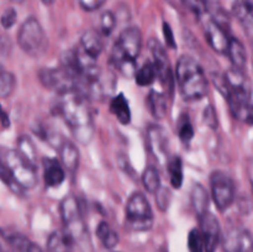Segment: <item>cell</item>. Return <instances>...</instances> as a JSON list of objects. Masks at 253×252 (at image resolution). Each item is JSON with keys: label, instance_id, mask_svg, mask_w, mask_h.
<instances>
[{"label": "cell", "instance_id": "cell-8", "mask_svg": "<svg viewBox=\"0 0 253 252\" xmlns=\"http://www.w3.org/2000/svg\"><path fill=\"white\" fill-rule=\"evenodd\" d=\"M39 78L44 88L56 91L59 95L67 91L77 90L76 78L63 66L41 69L39 72Z\"/></svg>", "mask_w": 253, "mask_h": 252}, {"label": "cell", "instance_id": "cell-17", "mask_svg": "<svg viewBox=\"0 0 253 252\" xmlns=\"http://www.w3.org/2000/svg\"><path fill=\"white\" fill-rule=\"evenodd\" d=\"M59 155H61V162L64 169L69 173H76L79 165V151L77 146L67 141L59 146Z\"/></svg>", "mask_w": 253, "mask_h": 252}, {"label": "cell", "instance_id": "cell-41", "mask_svg": "<svg viewBox=\"0 0 253 252\" xmlns=\"http://www.w3.org/2000/svg\"><path fill=\"white\" fill-rule=\"evenodd\" d=\"M249 178H250V183H251V187L253 190V161L251 162V165L249 166Z\"/></svg>", "mask_w": 253, "mask_h": 252}, {"label": "cell", "instance_id": "cell-34", "mask_svg": "<svg viewBox=\"0 0 253 252\" xmlns=\"http://www.w3.org/2000/svg\"><path fill=\"white\" fill-rule=\"evenodd\" d=\"M17 19V14L15 11V9L10 7V9H6L4 12H2L1 17H0V24L4 29H11L15 25Z\"/></svg>", "mask_w": 253, "mask_h": 252}, {"label": "cell", "instance_id": "cell-23", "mask_svg": "<svg viewBox=\"0 0 253 252\" xmlns=\"http://www.w3.org/2000/svg\"><path fill=\"white\" fill-rule=\"evenodd\" d=\"M192 204L194 210L197 211L198 216H202L203 214L208 211V205H209V195L207 189L202 184H194L192 189Z\"/></svg>", "mask_w": 253, "mask_h": 252}, {"label": "cell", "instance_id": "cell-1", "mask_svg": "<svg viewBox=\"0 0 253 252\" xmlns=\"http://www.w3.org/2000/svg\"><path fill=\"white\" fill-rule=\"evenodd\" d=\"M58 113L79 142L88 143L93 138V115L85 95L77 90L61 94Z\"/></svg>", "mask_w": 253, "mask_h": 252}, {"label": "cell", "instance_id": "cell-33", "mask_svg": "<svg viewBox=\"0 0 253 252\" xmlns=\"http://www.w3.org/2000/svg\"><path fill=\"white\" fill-rule=\"evenodd\" d=\"M188 246H189V252H205L202 234H200V231L198 229H193L189 232V236H188Z\"/></svg>", "mask_w": 253, "mask_h": 252}, {"label": "cell", "instance_id": "cell-25", "mask_svg": "<svg viewBox=\"0 0 253 252\" xmlns=\"http://www.w3.org/2000/svg\"><path fill=\"white\" fill-rule=\"evenodd\" d=\"M136 82L141 86H148L156 81L157 78V72L153 62H146L140 69H137L135 73Z\"/></svg>", "mask_w": 253, "mask_h": 252}, {"label": "cell", "instance_id": "cell-3", "mask_svg": "<svg viewBox=\"0 0 253 252\" xmlns=\"http://www.w3.org/2000/svg\"><path fill=\"white\" fill-rule=\"evenodd\" d=\"M59 209H61V216L64 225L63 230L73 241L74 250L77 247H83V250H85L86 247L90 246L88 230H86L78 200L73 195L66 197L62 200Z\"/></svg>", "mask_w": 253, "mask_h": 252}, {"label": "cell", "instance_id": "cell-2", "mask_svg": "<svg viewBox=\"0 0 253 252\" xmlns=\"http://www.w3.org/2000/svg\"><path fill=\"white\" fill-rule=\"evenodd\" d=\"M175 81L183 99L200 100L209 90V84L200 64L190 56H182L175 67Z\"/></svg>", "mask_w": 253, "mask_h": 252}, {"label": "cell", "instance_id": "cell-18", "mask_svg": "<svg viewBox=\"0 0 253 252\" xmlns=\"http://www.w3.org/2000/svg\"><path fill=\"white\" fill-rule=\"evenodd\" d=\"M226 54L229 56L234 68L244 71L247 63V53L244 43L240 40H237L236 37H230Z\"/></svg>", "mask_w": 253, "mask_h": 252}, {"label": "cell", "instance_id": "cell-42", "mask_svg": "<svg viewBox=\"0 0 253 252\" xmlns=\"http://www.w3.org/2000/svg\"><path fill=\"white\" fill-rule=\"evenodd\" d=\"M42 1H43L44 4H52V2H53L54 0H42Z\"/></svg>", "mask_w": 253, "mask_h": 252}, {"label": "cell", "instance_id": "cell-24", "mask_svg": "<svg viewBox=\"0 0 253 252\" xmlns=\"http://www.w3.org/2000/svg\"><path fill=\"white\" fill-rule=\"evenodd\" d=\"M96 235L106 250H114L119 244V235L105 221H101L96 227Z\"/></svg>", "mask_w": 253, "mask_h": 252}, {"label": "cell", "instance_id": "cell-20", "mask_svg": "<svg viewBox=\"0 0 253 252\" xmlns=\"http://www.w3.org/2000/svg\"><path fill=\"white\" fill-rule=\"evenodd\" d=\"M110 111L123 125H127L131 121V110L128 101L123 93L114 96L110 101Z\"/></svg>", "mask_w": 253, "mask_h": 252}, {"label": "cell", "instance_id": "cell-4", "mask_svg": "<svg viewBox=\"0 0 253 252\" xmlns=\"http://www.w3.org/2000/svg\"><path fill=\"white\" fill-rule=\"evenodd\" d=\"M17 43L20 48L34 58H40L48 49V39L43 27L35 17H29L22 22L17 32Z\"/></svg>", "mask_w": 253, "mask_h": 252}, {"label": "cell", "instance_id": "cell-9", "mask_svg": "<svg viewBox=\"0 0 253 252\" xmlns=\"http://www.w3.org/2000/svg\"><path fill=\"white\" fill-rule=\"evenodd\" d=\"M142 48V34L137 27H127L124 30L115 42L111 52L114 58H127L137 62Z\"/></svg>", "mask_w": 253, "mask_h": 252}, {"label": "cell", "instance_id": "cell-27", "mask_svg": "<svg viewBox=\"0 0 253 252\" xmlns=\"http://www.w3.org/2000/svg\"><path fill=\"white\" fill-rule=\"evenodd\" d=\"M142 182L146 190L155 194L161 188V177L157 168L153 167V166H150V167L146 168L142 174Z\"/></svg>", "mask_w": 253, "mask_h": 252}, {"label": "cell", "instance_id": "cell-13", "mask_svg": "<svg viewBox=\"0 0 253 252\" xmlns=\"http://www.w3.org/2000/svg\"><path fill=\"white\" fill-rule=\"evenodd\" d=\"M148 147L152 151L153 156L158 160V162L163 163L167 156V135L165 130L160 126L152 125L147 130Z\"/></svg>", "mask_w": 253, "mask_h": 252}, {"label": "cell", "instance_id": "cell-43", "mask_svg": "<svg viewBox=\"0 0 253 252\" xmlns=\"http://www.w3.org/2000/svg\"><path fill=\"white\" fill-rule=\"evenodd\" d=\"M106 252H116V251H114V250H106Z\"/></svg>", "mask_w": 253, "mask_h": 252}, {"label": "cell", "instance_id": "cell-12", "mask_svg": "<svg viewBox=\"0 0 253 252\" xmlns=\"http://www.w3.org/2000/svg\"><path fill=\"white\" fill-rule=\"evenodd\" d=\"M204 34L208 43L216 53L226 54L230 42V36L227 35L226 29L217 24L214 19L209 17L204 22Z\"/></svg>", "mask_w": 253, "mask_h": 252}, {"label": "cell", "instance_id": "cell-22", "mask_svg": "<svg viewBox=\"0 0 253 252\" xmlns=\"http://www.w3.org/2000/svg\"><path fill=\"white\" fill-rule=\"evenodd\" d=\"M147 105L151 114L156 119H163L167 114V100L165 94L157 90H151L147 96Z\"/></svg>", "mask_w": 253, "mask_h": 252}, {"label": "cell", "instance_id": "cell-28", "mask_svg": "<svg viewBox=\"0 0 253 252\" xmlns=\"http://www.w3.org/2000/svg\"><path fill=\"white\" fill-rule=\"evenodd\" d=\"M168 170H169L170 175V183H172L173 188H180L183 183V163L179 157L175 156L168 166Z\"/></svg>", "mask_w": 253, "mask_h": 252}, {"label": "cell", "instance_id": "cell-39", "mask_svg": "<svg viewBox=\"0 0 253 252\" xmlns=\"http://www.w3.org/2000/svg\"><path fill=\"white\" fill-rule=\"evenodd\" d=\"M244 123L249 124V125H253V103L250 104L249 109H247V113L245 115Z\"/></svg>", "mask_w": 253, "mask_h": 252}, {"label": "cell", "instance_id": "cell-29", "mask_svg": "<svg viewBox=\"0 0 253 252\" xmlns=\"http://www.w3.org/2000/svg\"><path fill=\"white\" fill-rule=\"evenodd\" d=\"M17 151H19L30 163L36 166V150H35V146L34 143H32V141L30 140L27 136H21V137L17 140Z\"/></svg>", "mask_w": 253, "mask_h": 252}, {"label": "cell", "instance_id": "cell-26", "mask_svg": "<svg viewBox=\"0 0 253 252\" xmlns=\"http://www.w3.org/2000/svg\"><path fill=\"white\" fill-rule=\"evenodd\" d=\"M15 86H16L15 76L0 64V96L1 98L10 96L14 91Z\"/></svg>", "mask_w": 253, "mask_h": 252}, {"label": "cell", "instance_id": "cell-30", "mask_svg": "<svg viewBox=\"0 0 253 252\" xmlns=\"http://www.w3.org/2000/svg\"><path fill=\"white\" fill-rule=\"evenodd\" d=\"M178 135L184 143L190 142L192 138L194 137V127H193L188 115H183V118L178 123Z\"/></svg>", "mask_w": 253, "mask_h": 252}, {"label": "cell", "instance_id": "cell-15", "mask_svg": "<svg viewBox=\"0 0 253 252\" xmlns=\"http://www.w3.org/2000/svg\"><path fill=\"white\" fill-rule=\"evenodd\" d=\"M81 47L94 58H98L104 49V39L96 30H88L81 39Z\"/></svg>", "mask_w": 253, "mask_h": 252}, {"label": "cell", "instance_id": "cell-35", "mask_svg": "<svg viewBox=\"0 0 253 252\" xmlns=\"http://www.w3.org/2000/svg\"><path fill=\"white\" fill-rule=\"evenodd\" d=\"M156 194V202H157L158 208L161 210H166L167 209L168 204H169V193H168L167 189H163L162 187L155 193Z\"/></svg>", "mask_w": 253, "mask_h": 252}, {"label": "cell", "instance_id": "cell-6", "mask_svg": "<svg viewBox=\"0 0 253 252\" xmlns=\"http://www.w3.org/2000/svg\"><path fill=\"white\" fill-rule=\"evenodd\" d=\"M5 166L14 182L21 189L34 188L37 183L36 166L30 163L19 151H9L5 156Z\"/></svg>", "mask_w": 253, "mask_h": 252}, {"label": "cell", "instance_id": "cell-38", "mask_svg": "<svg viewBox=\"0 0 253 252\" xmlns=\"http://www.w3.org/2000/svg\"><path fill=\"white\" fill-rule=\"evenodd\" d=\"M204 120L207 121L208 125H210V127H216L217 125L216 114H215V110L212 109L211 105L204 111Z\"/></svg>", "mask_w": 253, "mask_h": 252}, {"label": "cell", "instance_id": "cell-16", "mask_svg": "<svg viewBox=\"0 0 253 252\" xmlns=\"http://www.w3.org/2000/svg\"><path fill=\"white\" fill-rule=\"evenodd\" d=\"M44 252H74V244L64 230H57L49 235Z\"/></svg>", "mask_w": 253, "mask_h": 252}, {"label": "cell", "instance_id": "cell-7", "mask_svg": "<svg viewBox=\"0 0 253 252\" xmlns=\"http://www.w3.org/2000/svg\"><path fill=\"white\" fill-rule=\"evenodd\" d=\"M212 200L220 211H225L235 200V183L224 170H214L210 175Z\"/></svg>", "mask_w": 253, "mask_h": 252}, {"label": "cell", "instance_id": "cell-14", "mask_svg": "<svg viewBox=\"0 0 253 252\" xmlns=\"http://www.w3.org/2000/svg\"><path fill=\"white\" fill-rule=\"evenodd\" d=\"M43 179L48 188H57L66 179L64 168L56 158H43Z\"/></svg>", "mask_w": 253, "mask_h": 252}, {"label": "cell", "instance_id": "cell-11", "mask_svg": "<svg viewBox=\"0 0 253 252\" xmlns=\"http://www.w3.org/2000/svg\"><path fill=\"white\" fill-rule=\"evenodd\" d=\"M225 252H253V236L244 227H232L222 239Z\"/></svg>", "mask_w": 253, "mask_h": 252}, {"label": "cell", "instance_id": "cell-40", "mask_svg": "<svg viewBox=\"0 0 253 252\" xmlns=\"http://www.w3.org/2000/svg\"><path fill=\"white\" fill-rule=\"evenodd\" d=\"M0 121H1V124L5 126V127H6V126H9V118H7L6 114L2 111L1 105H0Z\"/></svg>", "mask_w": 253, "mask_h": 252}, {"label": "cell", "instance_id": "cell-21", "mask_svg": "<svg viewBox=\"0 0 253 252\" xmlns=\"http://www.w3.org/2000/svg\"><path fill=\"white\" fill-rule=\"evenodd\" d=\"M232 12L245 27L253 26V0H235Z\"/></svg>", "mask_w": 253, "mask_h": 252}, {"label": "cell", "instance_id": "cell-10", "mask_svg": "<svg viewBox=\"0 0 253 252\" xmlns=\"http://www.w3.org/2000/svg\"><path fill=\"white\" fill-rule=\"evenodd\" d=\"M200 220V234L204 242L205 252H215L220 241H221V229L216 216L211 212L207 211L199 216Z\"/></svg>", "mask_w": 253, "mask_h": 252}, {"label": "cell", "instance_id": "cell-37", "mask_svg": "<svg viewBox=\"0 0 253 252\" xmlns=\"http://www.w3.org/2000/svg\"><path fill=\"white\" fill-rule=\"evenodd\" d=\"M163 35H165L166 44H167L169 48H175V47H177V43H175V40L174 37H173V31L167 22H163Z\"/></svg>", "mask_w": 253, "mask_h": 252}, {"label": "cell", "instance_id": "cell-44", "mask_svg": "<svg viewBox=\"0 0 253 252\" xmlns=\"http://www.w3.org/2000/svg\"><path fill=\"white\" fill-rule=\"evenodd\" d=\"M0 252H5V251H4V250H2V249H1V246H0Z\"/></svg>", "mask_w": 253, "mask_h": 252}, {"label": "cell", "instance_id": "cell-5", "mask_svg": "<svg viewBox=\"0 0 253 252\" xmlns=\"http://www.w3.org/2000/svg\"><path fill=\"white\" fill-rule=\"evenodd\" d=\"M126 224L135 231H147L152 227L155 216L145 195L136 192L128 198L125 210Z\"/></svg>", "mask_w": 253, "mask_h": 252}, {"label": "cell", "instance_id": "cell-31", "mask_svg": "<svg viewBox=\"0 0 253 252\" xmlns=\"http://www.w3.org/2000/svg\"><path fill=\"white\" fill-rule=\"evenodd\" d=\"M116 26V16L114 15V12L111 11H105L101 15L100 19V29H101V35L104 36H109L111 32L114 31Z\"/></svg>", "mask_w": 253, "mask_h": 252}, {"label": "cell", "instance_id": "cell-19", "mask_svg": "<svg viewBox=\"0 0 253 252\" xmlns=\"http://www.w3.org/2000/svg\"><path fill=\"white\" fill-rule=\"evenodd\" d=\"M5 239L9 245L10 252H43L39 245L21 234H10Z\"/></svg>", "mask_w": 253, "mask_h": 252}, {"label": "cell", "instance_id": "cell-36", "mask_svg": "<svg viewBox=\"0 0 253 252\" xmlns=\"http://www.w3.org/2000/svg\"><path fill=\"white\" fill-rule=\"evenodd\" d=\"M106 0H78L79 5L83 7L85 11H95L100 9Z\"/></svg>", "mask_w": 253, "mask_h": 252}, {"label": "cell", "instance_id": "cell-32", "mask_svg": "<svg viewBox=\"0 0 253 252\" xmlns=\"http://www.w3.org/2000/svg\"><path fill=\"white\" fill-rule=\"evenodd\" d=\"M180 1L198 17H203L208 12V5L205 0H180Z\"/></svg>", "mask_w": 253, "mask_h": 252}]
</instances>
